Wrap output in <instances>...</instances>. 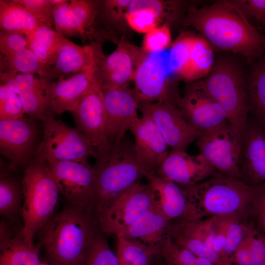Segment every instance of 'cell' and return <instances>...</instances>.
I'll use <instances>...</instances> for the list:
<instances>
[{"label":"cell","instance_id":"277c9868","mask_svg":"<svg viewBox=\"0 0 265 265\" xmlns=\"http://www.w3.org/2000/svg\"><path fill=\"white\" fill-rule=\"evenodd\" d=\"M93 166L95 173L93 214H99L118 195L140 183L148 173L136 159L134 145L125 136L118 143L110 144L98 153Z\"/></svg>","mask_w":265,"mask_h":265},{"label":"cell","instance_id":"ee69618b","mask_svg":"<svg viewBox=\"0 0 265 265\" xmlns=\"http://www.w3.org/2000/svg\"><path fill=\"white\" fill-rule=\"evenodd\" d=\"M247 238L251 254V265H265V235L253 221H249Z\"/></svg>","mask_w":265,"mask_h":265},{"label":"cell","instance_id":"6da1fadb","mask_svg":"<svg viewBox=\"0 0 265 265\" xmlns=\"http://www.w3.org/2000/svg\"><path fill=\"white\" fill-rule=\"evenodd\" d=\"M184 24L197 30L212 49L239 54L249 63L265 51V36L229 0L191 7Z\"/></svg>","mask_w":265,"mask_h":265},{"label":"cell","instance_id":"30bf717a","mask_svg":"<svg viewBox=\"0 0 265 265\" xmlns=\"http://www.w3.org/2000/svg\"><path fill=\"white\" fill-rule=\"evenodd\" d=\"M154 206L150 186L138 183L114 199L97 221L103 232L117 236Z\"/></svg>","mask_w":265,"mask_h":265},{"label":"cell","instance_id":"8fae6325","mask_svg":"<svg viewBox=\"0 0 265 265\" xmlns=\"http://www.w3.org/2000/svg\"><path fill=\"white\" fill-rule=\"evenodd\" d=\"M61 194L68 204L85 208L93 214L95 173L89 163L61 161L47 163Z\"/></svg>","mask_w":265,"mask_h":265},{"label":"cell","instance_id":"ffe728a7","mask_svg":"<svg viewBox=\"0 0 265 265\" xmlns=\"http://www.w3.org/2000/svg\"><path fill=\"white\" fill-rule=\"evenodd\" d=\"M217 172L199 154L190 155L186 151L171 150L155 175L181 186L195 185Z\"/></svg>","mask_w":265,"mask_h":265},{"label":"cell","instance_id":"ba28073f","mask_svg":"<svg viewBox=\"0 0 265 265\" xmlns=\"http://www.w3.org/2000/svg\"><path fill=\"white\" fill-rule=\"evenodd\" d=\"M40 134L36 120L25 115L0 121V153L10 171L24 170L31 162L41 141Z\"/></svg>","mask_w":265,"mask_h":265},{"label":"cell","instance_id":"f907efd6","mask_svg":"<svg viewBox=\"0 0 265 265\" xmlns=\"http://www.w3.org/2000/svg\"><path fill=\"white\" fill-rule=\"evenodd\" d=\"M247 228L244 239L232 257V265H251V254L247 238Z\"/></svg>","mask_w":265,"mask_h":265},{"label":"cell","instance_id":"8992f818","mask_svg":"<svg viewBox=\"0 0 265 265\" xmlns=\"http://www.w3.org/2000/svg\"><path fill=\"white\" fill-rule=\"evenodd\" d=\"M202 80L209 93L226 112L227 121L240 138L248 115L246 81L241 70L231 61L220 60Z\"/></svg>","mask_w":265,"mask_h":265},{"label":"cell","instance_id":"f1b7e54d","mask_svg":"<svg viewBox=\"0 0 265 265\" xmlns=\"http://www.w3.org/2000/svg\"><path fill=\"white\" fill-rule=\"evenodd\" d=\"M7 165L0 163V214L3 219L15 223L22 216L24 194L22 180L14 175Z\"/></svg>","mask_w":265,"mask_h":265},{"label":"cell","instance_id":"9c48e42d","mask_svg":"<svg viewBox=\"0 0 265 265\" xmlns=\"http://www.w3.org/2000/svg\"><path fill=\"white\" fill-rule=\"evenodd\" d=\"M196 145L217 172L239 180L240 138L227 120L202 133Z\"/></svg>","mask_w":265,"mask_h":265},{"label":"cell","instance_id":"ac0fdd59","mask_svg":"<svg viewBox=\"0 0 265 265\" xmlns=\"http://www.w3.org/2000/svg\"><path fill=\"white\" fill-rule=\"evenodd\" d=\"M129 130L134 136L137 161L148 174L155 175L170 152L162 135L153 120L143 115L133 120Z\"/></svg>","mask_w":265,"mask_h":265},{"label":"cell","instance_id":"f546056e","mask_svg":"<svg viewBox=\"0 0 265 265\" xmlns=\"http://www.w3.org/2000/svg\"><path fill=\"white\" fill-rule=\"evenodd\" d=\"M42 24L15 0H0V30L21 33L28 38Z\"/></svg>","mask_w":265,"mask_h":265},{"label":"cell","instance_id":"60d3db41","mask_svg":"<svg viewBox=\"0 0 265 265\" xmlns=\"http://www.w3.org/2000/svg\"><path fill=\"white\" fill-rule=\"evenodd\" d=\"M25 114L19 95L0 84V121L17 119Z\"/></svg>","mask_w":265,"mask_h":265},{"label":"cell","instance_id":"ab89813d","mask_svg":"<svg viewBox=\"0 0 265 265\" xmlns=\"http://www.w3.org/2000/svg\"><path fill=\"white\" fill-rule=\"evenodd\" d=\"M225 242L224 256L226 262L231 264L232 257L245 236L249 220H242L234 217H224Z\"/></svg>","mask_w":265,"mask_h":265},{"label":"cell","instance_id":"484cf974","mask_svg":"<svg viewBox=\"0 0 265 265\" xmlns=\"http://www.w3.org/2000/svg\"><path fill=\"white\" fill-rule=\"evenodd\" d=\"M133 81L140 102L168 101L167 74L160 57L148 55L139 66Z\"/></svg>","mask_w":265,"mask_h":265},{"label":"cell","instance_id":"e0dca14e","mask_svg":"<svg viewBox=\"0 0 265 265\" xmlns=\"http://www.w3.org/2000/svg\"><path fill=\"white\" fill-rule=\"evenodd\" d=\"M240 141L239 180L250 186L265 185V130L248 116Z\"/></svg>","mask_w":265,"mask_h":265},{"label":"cell","instance_id":"3957f363","mask_svg":"<svg viewBox=\"0 0 265 265\" xmlns=\"http://www.w3.org/2000/svg\"><path fill=\"white\" fill-rule=\"evenodd\" d=\"M182 187L187 202L184 220L212 217L250 219L254 186L217 172L198 184Z\"/></svg>","mask_w":265,"mask_h":265},{"label":"cell","instance_id":"74e56055","mask_svg":"<svg viewBox=\"0 0 265 265\" xmlns=\"http://www.w3.org/2000/svg\"><path fill=\"white\" fill-rule=\"evenodd\" d=\"M159 256L167 265H215L210 260L178 246L170 237L165 241Z\"/></svg>","mask_w":265,"mask_h":265},{"label":"cell","instance_id":"8d00e7d4","mask_svg":"<svg viewBox=\"0 0 265 265\" xmlns=\"http://www.w3.org/2000/svg\"><path fill=\"white\" fill-rule=\"evenodd\" d=\"M116 254L119 265H152L156 257L150 251L120 237Z\"/></svg>","mask_w":265,"mask_h":265},{"label":"cell","instance_id":"f6af8a7d","mask_svg":"<svg viewBox=\"0 0 265 265\" xmlns=\"http://www.w3.org/2000/svg\"><path fill=\"white\" fill-rule=\"evenodd\" d=\"M29 48L28 40L25 35L0 30V56H8Z\"/></svg>","mask_w":265,"mask_h":265},{"label":"cell","instance_id":"603a6c76","mask_svg":"<svg viewBox=\"0 0 265 265\" xmlns=\"http://www.w3.org/2000/svg\"><path fill=\"white\" fill-rule=\"evenodd\" d=\"M102 61L71 77L66 79L61 78L53 82L52 105L54 113L61 114L65 111L72 113L74 111L82 97L99 76Z\"/></svg>","mask_w":265,"mask_h":265},{"label":"cell","instance_id":"5bb4252c","mask_svg":"<svg viewBox=\"0 0 265 265\" xmlns=\"http://www.w3.org/2000/svg\"><path fill=\"white\" fill-rule=\"evenodd\" d=\"M176 103L190 125L201 133L227 120L226 112L206 89L202 80L189 85Z\"/></svg>","mask_w":265,"mask_h":265},{"label":"cell","instance_id":"7c38bea8","mask_svg":"<svg viewBox=\"0 0 265 265\" xmlns=\"http://www.w3.org/2000/svg\"><path fill=\"white\" fill-rule=\"evenodd\" d=\"M140 103L142 114L153 120L171 150L186 151L202 134L190 125L178 107L169 101Z\"/></svg>","mask_w":265,"mask_h":265},{"label":"cell","instance_id":"4316f807","mask_svg":"<svg viewBox=\"0 0 265 265\" xmlns=\"http://www.w3.org/2000/svg\"><path fill=\"white\" fill-rule=\"evenodd\" d=\"M146 178L153 192L154 206L170 222L184 220L187 202L182 187L155 174Z\"/></svg>","mask_w":265,"mask_h":265},{"label":"cell","instance_id":"d6a6232c","mask_svg":"<svg viewBox=\"0 0 265 265\" xmlns=\"http://www.w3.org/2000/svg\"><path fill=\"white\" fill-rule=\"evenodd\" d=\"M213 64L212 47L202 36H195L188 63L180 77L191 81L207 77Z\"/></svg>","mask_w":265,"mask_h":265},{"label":"cell","instance_id":"44dd1931","mask_svg":"<svg viewBox=\"0 0 265 265\" xmlns=\"http://www.w3.org/2000/svg\"><path fill=\"white\" fill-rule=\"evenodd\" d=\"M105 57L100 44L93 42L80 46L65 37L47 68L45 78L52 81L54 78H64L66 75L76 74Z\"/></svg>","mask_w":265,"mask_h":265},{"label":"cell","instance_id":"816d5d0a","mask_svg":"<svg viewBox=\"0 0 265 265\" xmlns=\"http://www.w3.org/2000/svg\"><path fill=\"white\" fill-rule=\"evenodd\" d=\"M152 265H167L159 255L156 257Z\"/></svg>","mask_w":265,"mask_h":265},{"label":"cell","instance_id":"d6986e66","mask_svg":"<svg viewBox=\"0 0 265 265\" xmlns=\"http://www.w3.org/2000/svg\"><path fill=\"white\" fill-rule=\"evenodd\" d=\"M97 12L96 2L89 0H67L53 7V25L65 36H78L83 39H93Z\"/></svg>","mask_w":265,"mask_h":265},{"label":"cell","instance_id":"cb8c5ba5","mask_svg":"<svg viewBox=\"0 0 265 265\" xmlns=\"http://www.w3.org/2000/svg\"><path fill=\"white\" fill-rule=\"evenodd\" d=\"M3 219L0 224V265H39L41 246L29 243L23 237L22 227Z\"/></svg>","mask_w":265,"mask_h":265},{"label":"cell","instance_id":"f5cc1de1","mask_svg":"<svg viewBox=\"0 0 265 265\" xmlns=\"http://www.w3.org/2000/svg\"><path fill=\"white\" fill-rule=\"evenodd\" d=\"M39 265H50L48 264L46 261H41Z\"/></svg>","mask_w":265,"mask_h":265},{"label":"cell","instance_id":"5b68a950","mask_svg":"<svg viewBox=\"0 0 265 265\" xmlns=\"http://www.w3.org/2000/svg\"><path fill=\"white\" fill-rule=\"evenodd\" d=\"M22 183L21 233L27 242L33 243L39 230L54 213L60 193L47 163L36 158L24 170Z\"/></svg>","mask_w":265,"mask_h":265},{"label":"cell","instance_id":"7402d4cb","mask_svg":"<svg viewBox=\"0 0 265 265\" xmlns=\"http://www.w3.org/2000/svg\"><path fill=\"white\" fill-rule=\"evenodd\" d=\"M170 226V222L154 206L116 237L159 256L169 237Z\"/></svg>","mask_w":265,"mask_h":265},{"label":"cell","instance_id":"83f0119b","mask_svg":"<svg viewBox=\"0 0 265 265\" xmlns=\"http://www.w3.org/2000/svg\"><path fill=\"white\" fill-rule=\"evenodd\" d=\"M169 237L174 243L198 257L209 260L215 265H226L219 256L202 239L195 220L171 221Z\"/></svg>","mask_w":265,"mask_h":265},{"label":"cell","instance_id":"681fc988","mask_svg":"<svg viewBox=\"0 0 265 265\" xmlns=\"http://www.w3.org/2000/svg\"><path fill=\"white\" fill-rule=\"evenodd\" d=\"M131 0H106L103 12L107 20L111 23L120 24L125 22V16Z\"/></svg>","mask_w":265,"mask_h":265},{"label":"cell","instance_id":"9a60e30c","mask_svg":"<svg viewBox=\"0 0 265 265\" xmlns=\"http://www.w3.org/2000/svg\"><path fill=\"white\" fill-rule=\"evenodd\" d=\"M102 90L107 136L110 144L117 143L138 117L137 110L140 101L134 90L128 86Z\"/></svg>","mask_w":265,"mask_h":265},{"label":"cell","instance_id":"4fadbf2b","mask_svg":"<svg viewBox=\"0 0 265 265\" xmlns=\"http://www.w3.org/2000/svg\"><path fill=\"white\" fill-rule=\"evenodd\" d=\"M72 114L77 129L88 138L97 153L110 146L106 132L103 94L99 76Z\"/></svg>","mask_w":265,"mask_h":265},{"label":"cell","instance_id":"836d02e7","mask_svg":"<svg viewBox=\"0 0 265 265\" xmlns=\"http://www.w3.org/2000/svg\"><path fill=\"white\" fill-rule=\"evenodd\" d=\"M0 72L16 75L36 73L45 78L46 69L32 51L29 49L8 56L0 57Z\"/></svg>","mask_w":265,"mask_h":265},{"label":"cell","instance_id":"c3c4849f","mask_svg":"<svg viewBox=\"0 0 265 265\" xmlns=\"http://www.w3.org/2000/svg\"><path fill=\"white\" fill-rule=\"evenodd\" d=\"M231 3L238 8L247 18L254 17L258 24L265 27V0H232Z\"/></svg>","mask_w":265,"mask_h":265},{"label":"cell","instance_id":"b9f144b4","mask_svg":"<svg viewBox=\"0 0 265 265\" xmlns=\"http://www.w3.org/2000/svg\"><path fill=\"white\" fill-rule=\"evenodd\" d=\"M171 43L169 25L164 24L145 35L141 47L146 53H151L165 49Z\"/></svg>","mask_w":265,"mask_h":265},{"label":"cell","instance_id":"e575fe53","mask_svg":"<svg viewBox=\"0 0 265 265\" xmlns=\"http://www.w3.org/2000/svg\"><path fill=\"white\" fill-rule=\"evenodd\" d=\"M180 7V2L175 0H131L128 12L148 10L152 12L163 24L169 25L178 17Z\"/></svg>","mask_w":265,"mask_h":265},{"label":"cell","instance_id":"52a82bcc","mask_svg":"<svg viewBox=\"0 0 265 265\" xmlns=\"http://www.w3.org/2000/svg\"><path fill=\"white\" fill-rule=\"evenodd\" d=\"M43 124V134L34 158L48 163L61 161L89 163V157L96 158V148L77 128L53 116Z\"/></svg>","mask_w":265,"mask_h":265},{"label":"cell","instance_id":"d590c367","mask_svg":"<svg viewBox=\"0 0 265 265\" xmlns=\"http://www.w3.org/2000/svg\"><path fill=\"white\" fill-rule=\"evenodd\" d=\"M104 234L101 229L96 233L81 265H119L117 255L110 249Z\"/></svg>","mask_w":265,"mask_h":265},{"label":"cell","instance_id":"4dcf8cb0","mask_svg":"<svg viewBox=\"0 0 265 265\" xmlns=\"http://www.w3.org/2000/svg\"><path fill=\"white\" fill-rule=\"evenodd\" d=\"M248 115L265 130V59L254 66L246 82Z\"/></svg>","mask_w":265,"mask_h":265},{"label":"cell","instance_id":"7dc6e473","mask_svg":"<svg viewBox=\"0 0 265 265\" xmlns=\"http://www.w3.org/2000/svg\"><path fill=\"white\" fill-rule=\"evenodd\" d=\"M43 24L53 26L52 13L54 7L50 0H15Z\"/></svg>","mask_w":265,"mask_h":265},{"label":"cell","instance_id":"2e32d148","mask_svg":"<svg viewBox=\"0 0 265 265\" xmlns=\"http://www.w3.org/2000/svg\"><path fill=\"white\" fill-rule=\"evenodd\" d=\"M142 48L129 43L123 37L114 52L105 57L99 66L102 88L128 87L136 72L148 56Z\"/></svg>","mask_w":265,"mask_h":265},{"label":"cell","instance_id":"7bdbcfd3","mask_svg":"<svg viewBox=\"0 0 265 265\" xmlns=\"http://www.w3.org/2000/svg\"><path fill=\"white\" fill-rule=\"evenodd\" d=\"M125 21L134 31L147 34L161 26L162 23L152 12L139 10L126 14Z\"/></svg>","mask_w":265,"mask_h":265},{"label":"cell","instance_id":"7a4b0ae2","mask_svg":"<svg viewBox=\"0 0 265 265\" xmlns=\"http://www.w3.org/2000/svg\"><path fill=\"white\" fill-rule=\"evenodd\" d=\"M100 229L92 212L67 203L37 234L45 261L50 265H81L89 244Z\"/></svg>","mask_w":265,"mask_h":265},{"label":"cell","instance_id":"d4e9b609","mask_svg":"<svg viewBox=\"0 0 265 265\" xmlns=\"http://www.w3.org/2000/svg\"><path fill=\"white\" fill-rule=\"evenodd\" d=\"M16 78L24 86L19 96L25 114L42 122L53 116L52 105L53 81L28 73H19Z\"/></svg>","mask_w":265,"mask_h":265},{"label":"cell","instance_id":"1f68e13d","mask_svg":"<svg viewBox=\"0 0 265 265\" xmlns=\"http://www.w3.org/2000/svg\"><path fill=\"white\" fill-rule=\"evenodd\" d=\"M64 38L52 26L43 24L27 38L30 49L44 66L46 74Z\"/></svg>","mask_w":265,"mask_h":265},{"label":"cell","instance_id":"bcb514c9","mask_svg":"<svg viewBox=\"0 0 265 265\" xmlns=\"http://www.w3.org/2000/svg\"><path fill=\"white\" fill-rule=\"evenodd\" d=\"M250 219L257 229L265 235V185L254 186Z\"/></svg>","mask_w":265,"mask_h":265},{"label":"cell","instance_id":"f35d334b","mask_svg":"<svg viewBox=\"0 0 265 265\" xmlns=\"http://www.w3.org/2000/svg\"><path fill=\"white\" fill-rule=\"evenodd\" d=\"M195 36L188 32L181 33L171 45L169 66L179 77L188 63Z\"/></svg>","mask_w":265,"mask_h":265}]
</instances>
